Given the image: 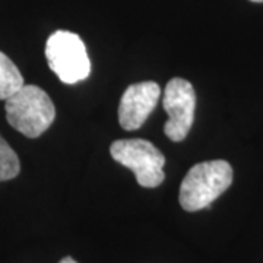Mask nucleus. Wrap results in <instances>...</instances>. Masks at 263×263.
Here are the masks:
<instances>
[{
  "label": "nucleus",
  "instance_id": "nucleus-1",
  "mask_svg": "<svg viewBox=\"0 0 263 263\" xmlns=\"http://www.w3.org/2000/svg\"><path fill=\"white\" fill-rule=\"evenodd\" d=\"M233 183V168L224 160L199 162L181 181L179 202L187 212L211 206Z\"/></svg>",
  "mask_w": 263,
  "mask_h": 263
},
{
  "label": "nucleus",
  "instance_id": "nucleus-2",
  "mask_svg": "<svg viewBox=\"0 0 263 263\" xmlns=\"http://www.w3.org/2000/svg\"><path fill=\"white\" fill-rule=\"evenodd\" d=\"M10 126L27 138H38L53 124L56 108L48 94L35 85H24L5 101Z\"/></svg>",
  "mask_w": 263,
  "mask_h": 263
},
{
  "label": "nucleus",
  "instance_id": "nucleus-3",
  "mask_svg": "<svg viewBox=\"0 0 263 263\" xmlns=\"http://www.w3.org/2000/svg\"><path fill=\"white\" fill-rule=\"evenodd\" d=\"M46 57L50 69L63 84H78L91 73L86 47L75 32L56 31L51 34L46 44Z\"/></svg>",
  "mask_w": 263,
  "mask_h": 263
},
{
  "label": "nucleus",
  "instance_id": "nucleus-4",
  "mask_svg": "<svg viewBox=\"0 0 263 263\" xmlns=\"http://www.w3.org/2000/svg\"><path fill=\"white\" fill-rule=\"evenodd\" d=\"M110 154L114 161L130 170L142 187H157L165 179V158L149 141L120 139L111 143Z\"/></svg>",
  "mask_w": 263,
  "mask_h": 263
},
{
  "label": "nucleus",
  "instance_id": "nucleus-5",
  "mask_svg": "<svg viewBox=\"0 0 263 263\" xmlns=\"http://www.w3.org/2000/svg\"><path fill=\"white\" fill-rule=\"evenodd\" d=\"M162 107L168 116L164 132L173 142H181L186 139L193 124L196 94L193 85L186 79L173 78L170 81L162 98Z\"/></svg>",
  "mask_w": 263,
  "mask_h": 263
},
{
  "label": "nucleus",
  "instance_id": "nucleus-6",
  "mask_svg": "<svg viewBox=\"0 0 263 263\" xmlns=\"http://www.w3.org/2000/svg\"><path fill=\"white\" fill-rule=\"evenodd\" d=\"M161 88L157 82L146 81L130 85L122 95L119 105V123L124 130L139 129L157 107Z\"/></svg>",
  "mask_w": 263,
  "mask_h": 263
},
{
  "label": "nucleus",
  "instance_id": "nucleus-7",
  "mask_svg": "<svg viewBox=\"0 0 263 263\" xmlns=\"http://www.w3.org/2000/svg\"><path fill=\"white\" fill-rule=\"evenodd\" d=\"M24 85V78L16 65L0 51V100L6 101Z\"/></svg>",
  "mask_w": 263,
  "mask_h": 263
},
{
  "label": "nucleus",
  "instance_id": "nucleus-8",
  "mask_svg": "<svg viewBox=\"0 0 263 263\" xmlns=\"http://www.w3.org/2000/svg\"><path fill=\"white\" fill-rule=\"evenodd\" d=\"M21 171V164L16 152L9 146L0 135V181L15 179Z\"/></svg>",
  "mask_w": 263,
  "mask_h": 263
},
{
  "label": "nucleus",
  "instance_id": "nucleus-9",
  "mask_svg": "<svg viewBox=\"0 0 263 263\" xmlns=\"http://www.w3.org/2000/svg\"><path fill=\"white\" fill-rule=\"evenodd\" d=\"M59 263H78V262H76L75 259H72V257H69V256H67V257H65V259H62Z\"/></svg>",
  "mask_w": 263,
  "mask_h": 263
},
{
  "label": "nucleus",
  "instance_id": "nucleus-10",
  "mask_svg": "<svg viewBox=\"0 0 263 263\" xmlns=\"http://www.w3.org/2000/svg\"><path fill=\"white\" fill-rule=\"evenodd\" d=\"M252 2H256V3H262L263 0H252Z\"/></svg>",
  "mask_w": 263,
  "mask_h": 263
}]
</instances>
